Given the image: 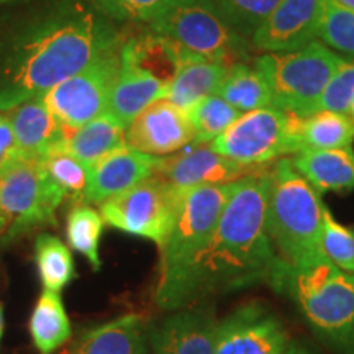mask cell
Instances as JSON below:
<instances>
[{
  "label": "cell",
  "mask_w": 354,
  "mask_h": 354,
  "mask_svg": "<svg viewBox=\"0 0 354 354\" xmlns=\"http://www.w3.org/2000/svg\"><path fill=\"white\" fill-rule=\"evenodd\" d=\"M122 33L88 0H43L0 26V112L81 71Z\"/></svg>",
  "instance_id": "obj_1"
},
{
  "label": "cell",
  "mask_w": 354,
  "mask_h": 354,
  "mask_svg": "<svg viewBox=\"0 0 354 354\" xmlns=\"http://www.w3.org/2000/svg\"><path fill=\"white\" fill-rule=\"evenodd\" d=\"M271 167L238 180L221 210L202 261L198 299L276 282L282 264L266 223Z\"/></svg>",
  "instance_id": "obj_2"
},
{
  "label": "cell",
  "mask_w": 354,
  "mask_h": 354,
  "mask_svg": "<svg viewBox=\"0 0 354 354\" xmlns=\"http://www.w3.org/2000/svg\"><path fill=\"white\" fill-rule=\"evenodd\" d=\"M238 180L180 190L179 215L167 240L159 246V277L154 302L165 312L198 300V279L218 216Z\"/></svg>",
  "instance_id": "obj_3"
},
{
  "label": "cell",
  "mask_w": 354,
  "mask_h": 354,
  "mask_svg": "<svg viewBox=\"0 0 354 354\" xmlns=\"http://www.w3.org/2000/svg\"><path fill=\"white\" fill-rule=\"evenodd\" d=\"M268 198V233L284 268H295L323 254L322 194L295 169L292 158H282L271 167Z\"/></svg>",
  "instance_id": "obj_4"
},
{
  "label": "cell",
  "mask_w": 354,
  "mask_h": 354,
  "mask_svg": "<svg viewBox=\"0 0 354 354\" xmlns=\"http://www.w3.org/2000/svg\"><path fill=\"white\" fill-rule=\"evenodd\" d=\"M274 287L287 290L317 333L354 353V272L320 254L295 268L282 266Z\"/></svg>",
  "instance_id": "obj_5"
},
{
  "label": "cell",
  "mask_w": 354,
  "mask_h": 354,
  "mask_svg": "<svg viewBox=\"0 0 354 354\" xmlns=\"http://www.w3.org/2000/svg\"><path fill=\"white\" fill-rule=\"evenodd\" d=\"M148 28L189 57L228 66L250 63L253 57L250 39L234 32L209 0H169Z\"/></svg>",
  "instance_id": "obj_6"
},
{
  "label": "cell",
  "mask_w": 354,
  "mask_h": 354,
  "mask_svg": "<svg viewBox=\"0 0 354 354\" xmlns=\"http://www.w3.org/2000/svg\"><path fill=\"white\" fill-rule=\"evenodd\" d=\"M346 57L317 41L289 53H261L254 64L268 79L272 107L297 117L318 112L322 94Z\"/></svg>",
  "instance_id": "obj_7"
},
{
  "label": "cell",
  "mask_w": 354,
  "mask_h": 354,
  "mask_svg": "<svg viewBox=\"0 0 354 354\" xmlns=\"http://www.w3.org/2000/svg\"><path fill=\"white\" fill-rule=\"evenodd\" d=\"M302 117L276 107L251 110L240 115L228 130L210 146L221 156L243 166L264 169L282 158L302 151L300 143Z\"/></svg>",
  "instance_id": "obj_8"
},
{
  "label": "cell",
  "mask_w": 354,
  "mask_h": 354,
  "mask_svg": "<svg viewBox=\"0 0 354 354\" xmlns=\"http://www.w3.org/2000/svg\"><path fill=\"white\" fill-rule=\"evenodd\" d=\"M68 197L44 171L41 159H20L0 174V212L8 220L6 241L41 227H55L56 214Z\"/></svg>",
  "instance_id": "obj_9"
},
{
  "label": "cell",
  "mask_w": 354,
  "mask_h": 354,
  "mask_svg": "<svg viewBox=\"0 0 354 354\" xmlns=\"http://www.w3.org/2000/svg\"><path fill=\"white\" fill-rule=\"evenodd\" d=\"M183 192L158 174L135 187L100 203L105 225L133 236L153 241L158 248L167 240L177 215Z\"/></svg>",
  "instance_id": "obj_10"
},
{
  "label": "cell",
  "mask_w": 354,
  "mask_h": 354,
  "mask_svg": "<svg viewBox=\"0 0 354 354\" xmlns=\"http://www.w3.org/2000/svg\"><path fill=\"white\" fill-rule=\"evenodd\" d=\"M122 44L123 41L100 53L81 71L43 95L48 109L64 128H79L107 113L120 73Z\"/></svg>",
  "instance_id": "obj_11"
},
{
  "label": "cell",
  "mask_w": 354,
  "mask_h": 354,
  "mask_svg": "<svg viewBox=\"0 0 354 354\" xmlns=\"http://www.w3.org/2000/svg\"><path fill=\"white\" fill-rule=\"evenodd\" d=\"M326 0H281L266 17L251 44L261 53H289L320 39Z\"/></svg>",
  "instance_id": "obj_12"
},
{
  "label": "cell",
  "mask_w": 354,
  "mask_h": 354,
  "mask_svg": "<svg viewBox=\"0 0 354 354\" xmlns=\"http://www.w3.org/2000/svg\"><path fill=\"white\" fill-rule=\"evenodd\" d=\"M289 336L274 313L248 304L218 322L215 354H284Z\"/></svg>",
  "instance_id": "obj_13"
},
{
  "label": "cell",
  "mask_w": 354,
  "mask_h": 354,
  "mask_svg": "<svg viewBox=\"0 0 354 354\" xmlns=\"http://www.w3.org/2000/svg\"><path fill=\"white\" fill-rule=\"evenodd\" d=\"M258 171L261 169L221 156L210 143H190L180 151L162 158L156 174L174 189L185 190L234 183Z\"/></svg>",
  "instance_id": "obj_14"
},
{
  "label": "cell",
  "mask_w": 354,
  "mask_h": 354,
  "mask_svg": "<svg viewBox=\"0 0 354 354\" xmlns=\"http://www.w3.org/2000/svg\"><path fill=\"white\" fill-rule=\"evenodd\" d=\"M194 143V130L184 110L166 97L154 100L127 127V146L165 158Z\"/></svg>",
  "instance_id": "obj_15"
},
{
  "label": "cell",
  "mask_w": 354,
  "mask_h": 354,
  "mask_svg": "<svg viewBox=\"0 0 354 354\" xmlns=\"http://www.w3.org/2000/svg\"><path fill=\"white\" fill-rule=\"evenodd\" d=\"M218 320L210 307L174 310L146 328L151 354H215Z\"/></svg>",
  "instance_id": "obj_16"
},
{
  "label": "cell",
  "mask_w": 354,
  "mask_h": 354,
  "mask_svg": "<svg viewBox=\"0 0 354 354\" xmlns=\"http://www.w3.org/2000/svg\"><path fill=\"white\" fill-rule=\"evenodd\" d=\"M161 159L128 146L107 154L88 166L87 185L79 203L100 205L109 198L120 196L156 174Z\"/></svg>",
  "instance_id": "obj_17"
},
{
  "label": "cell",
  "mask_w": 354,
  "mask_h": 354,
  "mask_svg": "<svg viewBox=\"0 0 354 354\" xmlns=\"http://www.w3.org/2000/svg\"><path fill=\"white\" fill-rule=\"evenodd\" d=\"M59 354H151L141 317L135 313L82 330Z\"/></svg>",
  "instance_id": "obj_18"
},
{
  "label": "cell",
  "mask_w": 354,
  "mask_h": 354,
  "mask_svg": "<svg viewBox=\"0 0 354 354\" xmlns=\"http://www.w3.org/2000/svg\"><path fill=\"white\" fill-rule=\"evenodd\" d=\"M13 135L21 159H43L55 151L64 135V127L48 109L43 97H35L8 110Z\"/></svg>",
  "instance_id": "obj_19"
},
{
  "label": "cell",
  "mask_w": 354,
  "mask_h": 354,
  "mask_svg": "<svg viewBox=\"0 0 354 354\" xmlns=\"http://www.w3.org/2000/svg\"><path fill=\"white\" fill-rule=\"evenodd\" d=\"M166 94V84L136 63L122 44V66L110 97L107 113L123 127L154 100Z\"/></svg>",
  "instance_id": "obj_20"
},
{
  "label": "cell",
  "mask_w": 354,
  "mask_h": 354,
  "mask_svg": "<svg viewBox=\"0 0 354 354\" xmlns=\"http://www.w3.org/2000/svg\"><path fill=\"white\" fill-rule=\"evenodd\" d=\"M127 146V128L109 113L100 115L86 125L68 130L55 151L68 153L77 158L84 165L92 166L107 154ZM53 153V151H51Z\"/></svg>",
  "instance_id": "obj_21"
},
{
  "label": "cell",
  "mask_w": 354,
  "mask_h": 354,
  "mask_svg": "<svg viewBox=\"0 0 354 354\" xmlns=\"http://www.w3.org/2000/svg\"><path fill=\"white\" fill-rule=\"evenodd\" d=\"M230 66L218 61L189 57L180 63L179 69L167 84L165 97L180 110H189L198 100L218 92Z\"/></svg>",
  "instance_id": "obj_22"
},
{
  "label": "cell",
  "mask_w": 354,
  "mask_h": 354,
  "mask_svg": "<svg viewBox=\"0 0 354 354\" xmlns=\"http://www.w3.org/2000/svg\"><path fill=\"white\" fill-rule=\"evenodd\" d=\"M295 169L320 194L354 189V149L302 151L292 156Z\"/></svg>",
  "instance_id": "obj_23"
},
{
  "label": "cell",
  "mask_w": 354,
  "mask_h": 354,
  "mask_svg": "<svg viewBox=\"0 0 354 354\" xmlns=\"http://www.w3.org/2000/svg\"><path fill=\"white\" fill-rule=\"evenodd\" d=\"M28 330L39 354H55L71 342L73 326L57 292H41L30 315Z\"/></svg>",
  "instance_id": "obj_24"
},
{
  "label": "cell",
  "mask_w": 354,
  "mask_h": 354,
  "mask_svg": "<svg viewBox=\"0 0 354 354\" xmlns=\"http://www.w3.org/2000/svg\"><path fill=\"white\" fill-rule=\"evenodd\" d=\"M216 95L225 99L241 113L272 107V94L268 79L253 63H236L228 69L227 77Z\"/></svg>",
  "instance_id": "obj_25"
},
{
  "label": "cell",
  "mask_w": 354,
  "mask_h": 354,
  "mask_svg": "<svg viewBox=\"0 0 354 354\" xmlns=\"http://www.w3.org/2000/svg\"><path fill=\"white\" fill-rule=\"evenodd\" d=\"M300 143H302V151L353 148L354 120L349 115L318 110L310 117L302 118Z\"/></svg>",
  "instance_id": "obj_26"
},
{
  "label": "cell",
  "mask_w": 354,
  "mask_h": 354,
  "mask_svg": "<svg viewBox=\"0 0 354 354\" xmlns=\"http://www.w3.org/2000/svg\"><path fill=\"white\" fill-rule=\"evenodd\" d=\"M33 256L43 290L61 294L77 277L71 248L56 234H38Z\"/></svg>",
  "instance_id": "obj_27"
},
{
  "label": "cell",
  "mask_w": 354,
  "mask_h": 354,
  "mask_svg": "<svg viewBox=\"0 0 354 354\" xmlns=\"http://www.w3.org/2000/svg\"><path fill=\"white\" fill-rule=\"evenodd\" d=\"M105 221L100 210H95L87 203H77L66 216V238L68 246L84 256L94 271H99L100 259V238L104 233Z\"/></svg>",
  "instance_id": "obj_28"
},
{
  "label": "cell",
  "mask_w": 354,
  "mask_h": 354,
  "mask_svg": "<svg viewBox=\"0 0 354 354\" xmlns=\"http://www.w3.org/2000/svg\"><path fill=\"white\" fill-rule=\"evenodd\" d=\"M185 115L194 130V143H212L240 118L241 112L215 94L198 100Z\"/></svg>",
  "instance_id": "obj_29"
},
{
  "label": "cell",
  "mask_w": 354,
  "mask_h": 354,
  "mask_svg": "<svg viewBox=\"0 0 354 354\" xmlns=\"http://www.w3.org/2000/svg\"><path fill=\"white\" fill-rule=\"evenodd\" d=\"M236 33L250 39L281 0H209Z\"/></svg>",
  "instance_id": "obj_30"
},
{
  "label": "cell",
  "mask_w": 354,
  "mask_h": 354,
  "mask_svg": "<svg viewBox=\"0 0 354 354\" xmlns=\"http://www.w3.org/2000/svg\"><path fill=\"white\" fill-rule=\"evenodd\" d=\"M320 248L325 258L336 268L354 272V228L339 223L326 205L323 209Z\"/></svg>",
  "instance_id": "obj_31"
},
{
  "label": "cell",
  "mask_w": 354,
  "mask_h": 354,
  "mask_svg": "<svg viewBox=\"0 0 354 354\" xmlns=\"http://www.w3.org/2000/svg\"><path fill=\"white\" fill-rule=\"evenodd\" d=\"M41 161L53 183L63 189L66 196L73 197L77 203L81 202L88 179V166L63 151L46 154Z\"/></svg>",
  "instance_id": "obj_32"
},
{
  "label": "cell",
  "mask_w": 354,
  "mask_h": 354,
  "mask_svg": "<svg viewBox=\"0 0 354 354\" xmlns=\"http://www.w3.org/2000/svg\"><path fill=\"white\" fill-rule=\"evenodd\" d=\"M320 41L339 55L354 56V10L338 6L335 0H326Z\"/></svg>",
  "instance_id": "obj_33"
},
{
  "label": "cell",
  "mask_w": 354,
  "mask_h": 354,
  "mask_svg": "<svg viewBox=\"0 0 354 354\" xmlns=\"http://www.w3.org/2000/svg\"><path fill=\"white\" fill-rule=\"evenodd\" d=\"M100 13L120 24H146L161 13L169 0H88Z\"/></svg>",
  "instance_id": "obj_34"
},
{
  "label": "cell",
  "mask_w": 354,
  "mask_h": 354,
  "mask_svg": "<svg viewBox=\"0 0 354 354\" xmlns=\"http://www.w3.org/2000/svg\"><path fill=\"white\" fill-rule=\"evenodd\" d=\"M354 97V57H346L323 91L318 110L349 113Z\"/></svg>",
  "instance_id": "obj_35"
},
{
  "label": "cell",
  "mask_w": 354,
  "mask_h": 354,
  "mask_svg": "<svg viewBox=\"0 0 354 354\" xmlns=\"http://www.w3.org/2000/svg\"><path fill=\"white\" fill-rule=\"evenodd\" d=\"M21 154L13 135L10 120L6 112H0V174L20 161Z\"/></svg>",
  "instance_id": "obj_36"
},
{
  "label": "cell",
  "mask_w": 354,
  "mask_h": 354,
  "mask_svg": "<svg viewBox=\"0 0 354 354\" xmlns=\"http://www.w3.org/2000/svg\"><path fill=\"white\" fill-rule=\"evenodd\" d=\"M284 354H312V353H310L305 346H302V344L289 343V346H287Z\"/></svg>",
  "instance_id": "obj_37"
},
{
  "label": "cell",
  "mask_w": 354,
  "mask_h": 354,
  "mask_svg": "<svg viewBox=\"0 0 354 354\" xmlns=\"http://www.w3.org/2000/svg\"><path fill=\"white\" fill-rule=\"evenodd\" d=\"M338 6H342L344 8H349V10H354V0H335Z\"/></svg>",
  "instance_id": "obj_38"
},
{
  "label": "cell",
  "mask_w": 354,
  "mask_h": 354,
  "mask_svg": "<svg viewBox=\"0 0 354 354\" xmlns=\"http://www.w3.org/2000/svg\"><path fill=\"white\" fill-rule=\"evenodd\" d=\"M2 335H3V310H2V305H0V339H2Z\"/></svg>",
  "instance_id": "obj_39"
},
{
  "label": "cell",
  "mask_w": 354,
  "mask_h": 354,
  "mask_svg": "<svg viewBox=\"0 0 354 354\" xmlns=\"http://www.w3.org/2000/svg\"><path fill=\"white\" fill-rule=\"evenodd\" d=\"M349 117H351L353 118V120H354V97H353V102H351V107H349Z\"/></svg>",
  "instance_id": "obj_40"
},
{
  "label": "cell",
  "mask_w": 354,
  "mask_h": 354,
  "mask_svg": "<svg viewBox=\"0 0 354 354\" xmlns=\"http://www.w3.org/2000/svg\"><path fill=\"white\" fill-rule=\"evenodd\" d=\"M10 2H15V0H0V6H3V3H10Z\"/></svg>",
  "instance_id": "obj_41"
}]
</instances>
